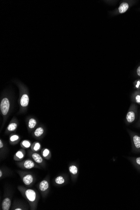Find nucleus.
Masks as SVG:
<instances>
[{
    "mask_svg": "<svg viewBox=\"0 0 140 210\" xmlns=\"http://www.w3.org/2000/svg\"><path fill=\"white\" fill-rule=\"evenodd\" d=\"M17 123H15V122H12V123H10L8 125L7 129L9 131H13L17 129Z\"/></svg>",
    "mask_w": 140,
    "mask_h": 210,
    "instance_id": "18",
    "label": "nucleus"
},
{
    "mask_svg": "<svg viewBox=\"0 0 140 210\" xmlns=\"http://www.w3.org/2000/svg\"><path fill=\"white\" fill-rule=\"evenodd\" d=\"M50 154V151L47 149H44L42 152V155L44 158H47Z\"/></svg>",
    "mask_w": 140,
    "mask_h": 210,
    "instance_id": "19",
    "label": "nucleus"
},
{
    "mask_svg": "<svg viewBox=\"0 0 140 210\" xmlns=\"http://www.w3.org/2000/svg\"><path fill=\"white\" fill-rule=\"evenodd\" d=\"M9 101L7 98H4L1 103V110L3 115H6L7 114L9 109Z\"/></svg>",
    "mask_w": 140,
    "mask_h": 210,
    "instance_id": "4",
    "label": "nucleus"
},
{
    "mask_svg": "<svg viewBox=\"0 0 140 210\" xmlns=\"http://www.w3.org/2000/svg\"><path fill=\"white\" fill-rule=\"evenodd\" d=\"M137 106L135 104H132L131 105L129 110L127 114L126 120L128 123H132L135 120L137 113Z\"/></svg>",
    "mask_w": 140,
    "mask_h": 210,
    "instance_id": "2",
    "label": "nucleus"
},
{
    "mask_svg": "<svg viewBox=\"0 0 140 210\" xmlns=\"http://www.w3.org/2000/svg\"><path fill=\"white\" fill-rule=\"evenodd\" d=\"M69 171L73 175H76L77 174L78 169L77 167L75 165H71L69 167Z\"/></svg>",
    "mask_w": 140,
    "mask_h": 210,
    "instance_id": "14",
    "label": "nucleus"
},
{
    "mask_svg": "<svg viewBox=\"0 0 140 210\" xmlns=\"http://www.w3.org/2000/svg\"><path fill=\"white\" fill-rule=\"evenodd\" d=\"M18 165L22 169H30L34 167H37V165L32 160H24L23 162L18 163Z\"/></svg>",
    "mask_w": 140,
    "mask_h": 210,
    "instance_id": "3",
    "label": "nucleus"
},
{
    "mask_svg": "<svg viewBox=\"0 0 140 210\" xmlns=\"http://www.w3.org/2000/svg\"><path fill=\"white\" fill-rule=\"evenodd\" d=\"M136 162L139 165H140V157H138L136 159Z\"/></svg>",
    "mask_w": 140,
    "mask_h": 210,
    "instance_id": "25",
    "label": "nucleus"
},
{
    "mask_svg": "<svg viewBox=\"0 0 140 210\" xmlns=\"http://www.w3.org/2000/svg\"><path fill=\"white\" fill-rule=\"evenodd\" d=\"M29 99L28 95L27 94H24L22 95L21 100H20L21 106H23V107L27 106L29 103Z\"/></svg>",
    "mask_w": 140,
    "mask_h": 210,
    "instance_id": "9",
    "label": "nucleus"
},
{
    "mask_svg": "<svg viewBox=\"0 0 140 210\" xmlns=\"http://www.w3.org/2000/svg\"><path fill=\"white\" fill-rule=\"evenodd\" d=\"M22 179L24 184L27 186H30L34 181V176L29 173L24 174L22 176Z\"/></svg>",
    "mask_w": 140,
    "mask_h": 210,
    "instance_id": "5",
    "label": "nucleus"
},
{
    "mask_svg": "<svg viewBox=\"0 0 140 210\" xmlns=\"http://www.w3.org/2000/svg\"><path fill=\"white\" fill-rule=\"evenodd\" d=\"M18 189L23 196L28 201L31 210L36 209L38 201L36 192L34 190L26 188L21 186L18 187Z\"/></svg>",
    "mask_w": 140,
    "mask_h": 210,
    "instance_id": "1",
    "label": "nucleus"
},
{
    "mask_svg": "<svg viewBox=\"0 0 140 210\" xmlns=\"http://www.w3.org/2000/svg\"><path fill=\"white\" fill-rule=\"evenodd\" d=\"M33 160L35 161V162L38 164H42L43 162V160L41 156L37 153H33L31 155Z\"/></svg>",
    "mask_w": 140,
    "mask_h": 210,
    "instance_id": "10",
    "label": "nucleus"
},
{
    "mask_svg": "<svg viewBox=\"0 0 140 210\" xmlns=\"http://www.w3.org/2000/svg\"><path fill=\"white\" fill-rule=\"evenodd\" d=\"M15 210H22V209H21V208H16V209H15Z\"/></svg>",
    "mask_w": 140,
    "mask_h": 210,
    "instance_id": "28",
    "label": "nucleus"
},
{
    "mask_svg": "<svg viewBox=\"0 0 140 210\" xmlns=\"http://www.w3.org/2000/svg\"><path fill=\"white\" fill-rule=\"evenodd\" d=\"M133 141L136 149H140V136L135 135L133 137Z\"/></svg>",
    "mask_w": 140,
    "mask_h": 210,
    "instance_id": "11",
    "label": "nucleus"
},
{
    "mask_svg": "<svg viewBox=\"0 0 140 210\" xmlns=\"http://www.w3.org/2000/svg\"><path fill=\"white\" fill-rule=\"evenodd\" d=\"M136 88H139L140 87V81L139 80V81H137L136 83Z\"/></svg>",
    "mask_w": 140,
    "mask_h": 210,
    "instance_id": "24",
    "label": "nucleus"
},
{
    "mask_svg": "<svg viewBox=\"0 0 140 210\" xmlns=\"http://www.w3.org/2000/svg\"><path fill=\"white\" fill-rule=\"evenodd\" d=\"M22 145L24 147L28 148L30 147L31 146V143L29 141L24 140L22 142Z\"/></svg>",
    "mask_w": 140,
    "mask_h": 210,
    "instance_id": "20",
    "label": "nucleus"
},
{
    "mask_svg": "<svg viewBox=\"0 0 140 210\" xmlns=\"http://www.w3.org/2000/svg\"><path fill=\"white\" fill-rule=\"evenodd\" d=\"M44 133V129L42 128L39 127L38 128H36V130L34 131V135L36 136L37 137L41 136Z\"/></svg>",
    "mask_w": 140,
    "mask_h": 210,
    "instance_id": "17",
    "label": "nucleus"
},
{
    "mask_svg": "<svg viewBox=\"0 0 140 210\" xmlns=\"http://www.w3.org/2000/svg\"><path fill=\"white\" fill-rule=\"evenodd\" d=\"M133 101L140 105V92H136L133 96Z\"/></svg>",
    "mask_w": 140,
    "mask_h": 210,
    "instance_id": "13",
    "label": "nucleus"
},
{
    "mask_svg": "<svg viewBox=\"0 0 140 210\" xmlns=\"http://www.w3.org/2000/svg\"><path fill=\"white\" fill-rule=\"evenodd\" d=\"M4 144H3V142H2L1 140H0V148L1 149L3 147Z\"/></svg>",
    "mask_w": 140,
    "mask_h": 210,
    "instance_id": "26",
    "label": "nucleus"
},
{
    "mask_svg": "<svg viewBox=\"0 0 140 210\" xmlns=\"http://www.w3.org/2000/svg\"><path fill=\"white\" fill-rule=\"evenodd\" d=\"M36 125V121L34 118H31L29 120L28 122V126L30 129H33L35 127Z\"/></svg>",
    "mask_w": 140,
    "mask_h": 210,
    "instance_id": "16",
    "label": "nucleus"
},
{
    "mask_svg": "<svg viewBox=\"0 0 140 210\" xmlns=\"http://www.w3.org/2000/svg\"><path fill=\"white\" fill-rule=\"evenodd\" d=\"M39 190L41 192H45L48 189L49 187V184L48 182L45 179L42 180L39 183Z\"/></svg>",
    "mask_w": 140,
    "mask_h": 210,
    "instance_id": "7",
    "label": "nucleus"
},
{
    "mask_svg": "<svg viewBox=\"0 0 140 210\" xmlns=\"http://www.w3.org/2000/svg\"><path fill=\"white\" fill-rule=\"evenodd\" d=\"M137 75L140 77V65L138 67L136 71Z\"/></svg>",
    "mask_w": 140,
    "mask_h": 210,
    "instance_id": "23",
    "label": "nucleus"
},
{
    "mask_svg": "<svg viewBox=\"0 0 140 210\" xmlns=\"http://www.w3.org/2000/svg\"><path fill=\"white\" fill-rule=\"evenodd\" d=\"M3 175V172L2 171L1 169L0 170V177H1Z\"/></svg>",
    "mask_w": 140,
    "mask_h": 210,
    "instance_id": "27",
    "label": "nucleus"
},
{
    "mask_svg": "<svg viewBox=\"0 0 140 210\" xmlns=\"http://www.w3.org/2000/svg\"><path fill=\"white\" fill-rule=\"evenodd\" d=\"M40 144L39 143L37 142L34 145V147H33V150L34 151H38L40 149Z\"/></svg>",
    "mask_w": 140,
    "mask_h": 210,
    "instance_id": "22",
    "label": "nucleus"
},
{
    "mask_svg": "<svg viewBox=\"0 0 140 210\" xmlns=\"http://www.w3.org/2000/svg\"><path fill=\"white\" fill-rule=\"evenodd\" d=\"M19 139V136L17 135L12 136L10 138V141L12 142H15Z\"/></svg>",
    "mask_w": 140,
    "mask_h": 210,
    "instance_id": "21",
    "label": "nucleus"
},
{
    "mask_svg": "<svg viewBox=\"0 0 140 210\" xmlns=\"http://www.w3.org/2000/svg\"><path fill=\"white\" fill-rule=\"evenodd\" d=\"M24 153L22 151H19L17 152L15 154L14 160L15 161H20L22 160L24 158Z\"/></svg>",
    "mask_w": 140,
    "mask_h": 210,
    "instance_id": "12",
    "label": "nucleus"
},
{
    "mask_svg": "<svg viewBox=\"0 0 140 210\" xmlns=\"http://www.w3.org/2000/svg\"><path fill=\"white\" fill-rule=\"evenodd\" d=\"M130 7V4L128 3L124 2L122 3L118 8L119 12L120 14H123L127 12Z\"/></svg>",
    "mask_w": 140,
    "mask_h": 210,
    "instance_id": "8",
    "label": "nucleus"
},
{
    "mask_svg": "<svg viewBox=\"0 0 140 210\" xmlns=\"http://www.w3.org/2000/svg\"><path fill=\"white\" fill-rule=\"evenodd\" d=\"M55 182L57 184L60 185V184H63L64 183L65 180L63 176H59L55 178Z\"/></svg>",
    "mask_w": 140,
    "mask_h": 210,
    "instance_id": "15",
    "label": "nucleus"
},
{
    "mask_svg": "<svg viewBox=\"0 0 140 210\" xmlns=\"http://www.w3.org/2000/svg\"><path fill=\"white\" fill-rule=\"evenodd\" d=\"M12 204L11 199L7 197L4 199L1 204V208L3 210H9Z\"/></svg>",
    "mask_w": 140,
    "mask_h": 210,
    "instance_id": "6",
    "label": "nucleus"
}]
</instances>
